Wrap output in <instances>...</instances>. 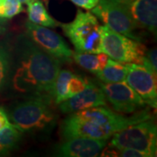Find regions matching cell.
Instances as JSON below:
<instances>
[{"label": "cell", "mask_w": 157, "mask_h": 157, "mask_svg": "<svg viewBox=\"0 0 157 157\" xmlns=\"http://www.w3.org/2000/svg\"><path fill=\"white\" fill-rule=\"evenodd\" d=\"M51 96L23 98L12 103L8 116L22 133L31 135H48L57 123V114L52 105Z\"/></svg>", "instance_id": "obj_2"}, {"label": "cell", "mask_w": 157, "mask_h": 157, "mask_svg": "<svg viewBox=\"0 0 157 157\" xmlns=\"http://www.w3.org/2000/svg\"><path fill=\"white\" fill-rule=\"evenodd\" d=\"M27 14L30 22L35 25L54 28L60 24L51 16L40 0H31L27 4Z\"/></svg>", "instance_id": "obj_14"}, {"label": "cell", "mask_w": 157, "mask_h": 157, "mask_svg": "<svg viewBox=\"0 0 157 157\" xmlns=\"http://www.w3.org/2000/svg\"><path fill=\"white\" fill-rule=\"evenodd\" d=\"M92 12L113 31L140 42L139 28L130 16L127 5L113 0H100Z\"/></svg>", "instance_id": "obj_6"}, {"label": "cell", "mask_w": 157, "mask_h": 157, "mask_svg": "<svg viewBox=\"0 0 157 157\" xmlns=\"http://www.w3.org/2000/svg\"><path fill=\"white\" fill-rule=\"evenodd\" d=\"M12 64V46L8 40L0 42V94L7 89Z\"/></svg>", "instance_id": "obj_16"}, {"label": "cell", "mask_w": 157, "mask_h": 157, "mask_svg": "<svg viewBox=\"0 0 157 157\" xmlns=\"http://www.w3.org/2000/svg\"><path fill=\"white\" fill-rule=\"evenodd\" d=\"M73 59L79 67L96 74L106 66L108 56L104 52L87 53L76 52L73 53Z\"/></svg>", "instance_id": "obj_15"}, {"label": "cell", "mask_w": 157, "mask_h": 157, "mask_svg": "<svg viewBox=\"0 0 157 157\" xmlns=\"http://www.w3.org/2000/svg\"><path fill=\"white\" fill-rule=\"evenodd\" d=\"M103 52L117 61L127 64H141L146 47L140 41L132 39L101 25Z\"/></svg>", "instance_id": "obj_5"}, {"label": "cell", "mask_w": 157, "mask_h": 157, "mask_svg": "<svg viewBox=\"0 0 157 157\" xmlns=\"http://www.w3.org/2000/svg\"><path fill=\"white\" fill-rule=\"evenodd\" d=\"M60 25L76 52L87 53L103 52L101 25L97 17L91 12L78 10L72 22Z\"/></svg>", "instance_id": "obj_3"}, {"label": "cell", "mask_w": 157, "mask_h": 157, "mask_svg": "<svg viewBox=\"0 0 157 157\" xmlns=\"http://www.w3.org/2000/svg\"><path fill=\"white\" fill-rule=\"evenodd\" d=\"M18 1H19L20 3H22V4H26V5H27L31 0H18Z\"/></svg>", "instance_id": "obj_26"}, {"label": "cell", "mask_w": 157, "mask_h": 157, "mask_svg": "<svg viewBox=\"0 0 157 157\" xmlns=\"http://www.w3.org/2000/svg\"><path fill=\"white\" fill-rule=\"evenodd\" d=\"M11 124L8 113L4 107H0V130L8 127Z\"/></svg>", "instance_id": "obj_23"}, {"label": "cell", "mask_w": 157, "mask_h": 157, "mask_svg": "<svg viewBox=\"0 0 157 157\" xmlns=\"http://www.w3.org/2000/svg\"><path fill=\"white\" fill-rule=\"evenodd\" d=\"M8 25H9L8 20L6 18L0 17V35L6 33L8 30Z\"/></svg>", "instance_id": "obj_24"}, {"label": "cell", "mask_w": 157, "mask_h": 157, "mask_svg": "<svg viewBox=\"0 0 157 157\" xmlns=\"http://www.w3.org/2000/svg\"><path fill=\"white\" fill-rule=\"evenodd\" d=\"M25 35L34 44L60 63H71L73 52L60 35L48 27L27 21L25 25Z\"/></svg>", "instance_id": "obj_7"}, {"label": "cell", "mask_w": 157, "mask_h": 157, "mask_svg": "<svg viewBox=\"0 0 157 157\" xmlns=\"http://www.w3.org/2000/svg\"><path fill=\"white\" fill-rule=\"evenodd\" d=\"M107 101L98 83L88 80L84 89L73 97L62 101L58 106L64 113H73L90 107L107 106Z\"/></svg>", "instance_id": "obj_10"}, {"label": "cell", "mask_w": 157, "mask_h": 157, "mask_svg": "<svg viewBox=\"0 0 157 157\" xmlns=\"http://www.w3.org/2000/svg\"><path fill=\"white\" fill-rule=\"evenodd\" d=\"M22 140V132L13 125L0 130V156H6L19 145Z\"/></svg>", "instance_id": "obj_17"}, {"label": "cell", "mask_w": 157, "mask_h": 157, "mask_svg": "<svg viewBox=\"0 0 157 157\" xmlns=\"http://www.w3.org/2000/svg\"><path fill=\"white\" fill-rule=\"evenodd\" d=\"M23 11L22 3L18 0H0V17L10 19Z\"/></svg>", "instance_id": "obj_19"}, {"label": "cell", "mask_w": 157, "mask_h": 157, "mask_svg": "<svg viewBox=\"0 0 157 157\" xmlns=\"http://www.w3.org/2000/svg\"><path fill=\"white\" fill-rule=\"evenodd\" d=\"M113 1L121 3V4H123V5H128L131 2H133L134 0H113Z\"/></svg>", "instance_id": "obj_25"}, {"label": "cell", "mask_w": 157, "mask_h": 157, "mask_svg": "<svg viewBox=\"0 0 157 157\" xmlns=\"http://www.w3.org/2000/svg\"><path fill=\"white\" fill-rule=\"evenodd\" d=\"M112 136L109 147L132 148L146 154L147 157L156 155L157 128L154 119L130 125Z\"/></svg>", "instance_id": "obj_4"}, {"label": "cell", "mask_w": 157, "mask_h": 157, "mask_svg": "<svg viewBox=\"0 0 157 157\" xmlns=\"http://www.w3.org/2000/svg\"><path fill=\"white\" fill-rule=\"evenodd\" d=\"M128 72V65L127 63L108 59L104 68L95 75L103 83H117L126 81Z\"/></svg>", "instance_id": "obj_13"}, {"label": "cell", "mask_w": 157, "mask_h": 157, "mask_svg": "<svg viewBox=\"0 0 157 157\" xmlns=\"http://www.w3.org/2000/svg\"><path fill=\"white\" fill-rule=\"evenodd\" d=\"M127 84L140 96L147 105L156 108V74L141 64H128Z\"/></svg>", "instance_id": "obj_9"}, {"label": "cell", "mask_w": 157, "mask_h": 157, "mask_svg": "<svg viewBox=\"0 0 157 157\" xmlns=\"http://www.w3.org/2000/svg\"><path fill=\"white\" fill-rule=\"evenodd\" d=\"M88 79L81 77L80 75L73 73L72 78L69 82V87H68V99L73 97L78 93L81 92L86 87L87 84Z\"/></svg>", "instance_id": "obj_20"}, {"label": "cell", "mask_w": 157, "mask_h": 157, "mask_svg": "<svg viewBox=\"0 0 157 157\" xmlns=\"http://www.w3.org/2000/svg\"><path fill=\"white\" fill-rule=\"evenodd\" d=\"M73 74V72L69 70H60L58 73L52 92V99L55 105L68 99L69 82Z\"/></svg>", "instance_id": "obj_18"}, {"label": "cell", "mask_w": 157, "mask_h": 157, "mask_svg": "<svg viewBox=\"0 0 157 157\" xmlns=\"http://www.w3.org/2000/svg\"><path fill=\"white\" fill-rule=\"evenodd\" d=\"M12 46V64L7 89L19 98L51 96L61 63L29 39L17 35Z\"/></svg>", "instance_id": "obj_1"}, {"label": "cell", "mask_w": 157, "mask_h": 157, "mask_svg": "<svg viewBox=\"0 0 157 157\" xmlns=\"http://www.w3.org/2000/svg\"><path fill=\"white\" fill-rule=\"evenodd\" d=\"M107 101L119 113H135L146 107V103L128 85L123 82H98Z\"/></svg>", "instance_id": "obj_8"}, {"label": "cell", "mask_w": 157, "mask_h": 157, "mask_svg": "<svg viewBox=\"0 0 157 157\" xmlns=\"http://www.w3.org/2000/svg\"><path fill=\"white\" fill-rule=\"evenodd\" d=\"M156 49H150L146 51L143 59H142V65L145 66L147 68H148L150 71L154 73H157V64H156Z\"/></svg>", "instance_id": "obj_21"}, {"label": "cell", "mask_w": 157, "mask_h": 157, "mask_svg": "<svg viewBox=\"0 0 157 157\" xmlns=\"http://www.w3.org/2000/svg\"><path fill=\"white\" fill-rule=\"evenodd\" d=\"M127 7L138 28L156 33L157 0H134Z\"/></svg>", "instance_id": "obj_12"}, {"label": "cell", "mask_w": 157, "mask_h": 157, "mask_svg": "<svg viewBox=\"0 0 157 157\" xmlns=\"http://www.w3.org/2000/svg\"><path fill=\"white\" fill-rule=\"evenodd\" d=\"M70 1L78 7L83 8L86 10H92L97 6L100 0H70Z\"/></svg>", "instance_id": "obj_22"}, {"label": "cell", "mask_w": 157, "mask_h": 157, "mask_svg": "<svg viewBox=\"0 0 157 157\" xmlns=\"http://www.w3.org/2000/svg\"><path fill=\"white\" fill-rule=\"evenodd\" d=\"M107 140L88 137L67 139L55 148V155L63 157H94L107 145Z\"/></svg>", "instance_id": "obj_11"}]
</instances>
